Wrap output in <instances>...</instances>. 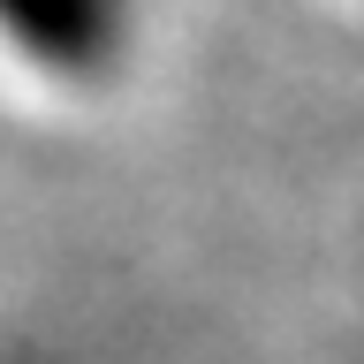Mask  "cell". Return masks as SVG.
Masks as SVG:
<instances>
[{
	"label": "cell",
	"instance_id": "6da1fadb",
	"mask_svg": "<svg viewBox=\"0 0 364 364\" xmlns=\"http://www.w3.org/2000/svg\"><path fill=\"white\" fill-rule=\"evenodd\" d=\"M0 38L53 84H91L129 46V0H0Z\"/></svg>",
	"mask_w": 364,
	"mask_h": 364
}]
</instances>
